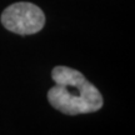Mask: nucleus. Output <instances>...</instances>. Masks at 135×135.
I'll return each mask as SVG.
<instances>
[{"label": "nucleus", "mask_w": 135, "mask_h": 135, "mask_svg": "<svg viewBox=\"0 0 135 135\" xmlns=\"http://www.w3.org/2000/svg\"><path fill=\"white\" fill-rule=\"evenodd\" d=\"M54 85L48 100L54 109L66 115H80L101 109L103 97L95 85L80 71L68 66H55L51 71Z\"/></svg>", "instance_id": "1"}, {"label": "nucleus", "mask_w": 135, "mask_h": 135, "mask_svg": "<svg viewBox=\"0 0 135 135\" xmlns=\"http://www.w3.org/2000/svg\"><path fill=\"white\" fill-rule=\"evenodd\" d=\"M5 29L19 35L36 34L45 25V15L38 5L20 1L9 5L1 14Z\"/></svg>", "instance_id": "2"}]
</instances>
